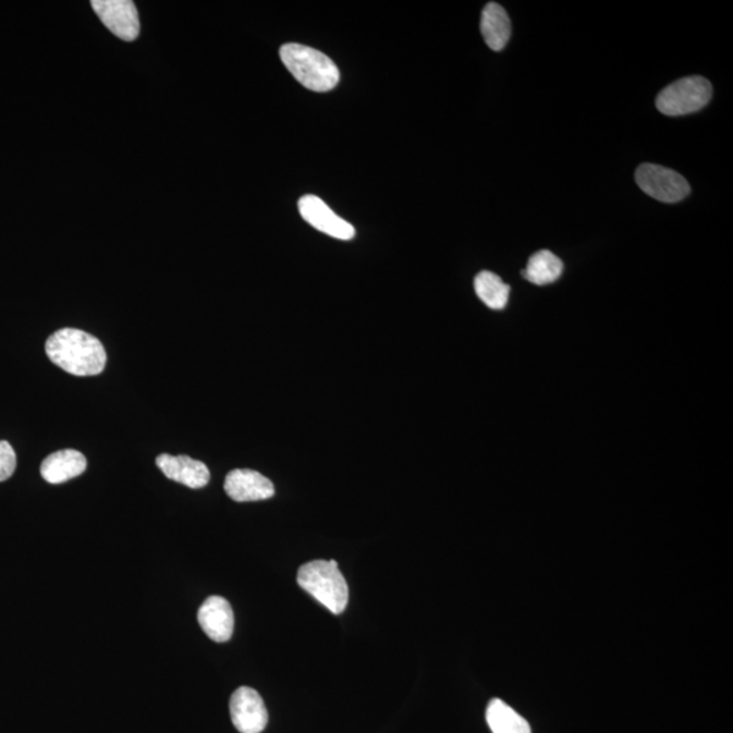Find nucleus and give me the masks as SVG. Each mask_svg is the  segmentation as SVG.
Listing matches in <instances>:
<instances>
[{
  "label": "nucleus",
  "mask_w": 733,
  "mask_h": 733,
  "mask_svg": "<svg viewBox=\"0 0 733 733\" xmlns=\"http://www.w3.org/2000/svg\"><path fill=\"white\" fill-rule=\"evenodd\" d=\"M49 361L75 377H96L107 366V351L101 341L84 330H58L46 344Z\"/></svg>",
  "instance_id": "nucleus-1"
},
{
  "label": "nucleus",
  "mask_w": 733,
  "mask_h": 733,
  "mask_svg": "<svg viewBox=\"0 0 733 733\" xmlns=\"http://www.w3.org/2000/svg\"><path fill=\"white\" fill-rule=\"evenodd\" d=\"M280 58L290 73L308 90L325 93L339 85L340 71L327 54L301 44H285Z\"/></svg>",
  "instance_id": "nucleus-2"
},
{
  "label": "nucleus",
  "mask_w": 733,
  "mask_h": 733,
  "mask_svg": "<svg viewBox=\"0 0 733 733\" xmlns=\"http://www.w3.org/2000/svg\"><path fill=\"white\" fill-rule=\"evenodd\" d=\"M297 584L333 614L343 613L349 604V584L334 560H317L302 565L297 572Z\"/></svg>",
  "instance_id": "nucleus-3"
},
{
  "label": "nucleus",
  "mask_w": 733,
  "mask_h": 733,
  "mask_svg": "<svg viewBox=\"0 0 733 733\" xmlns=\"http://www.w3.org/2000/svg\"><path fill=\"white\" fill-rule=\"evenodd\" d=\"M712 98V85L703 76H688L661 90L656 98V108L665 115H683L698 112Z\"/></svg>",
  "instance_id": "nucleus-4"
},
{
  "label": "nucleus",
  "mask_w": 733,
  "mask_h": 733,
  "mask_svg": "<svg viewBox=\"0 0 733 733\" xmlns=\"http://www.w3.org/2000/svg\"><path fill=\"white\" fill-rule=\"evenodd\" d=\"M636 183L648 196L663 203L681 201L691 193L685 178L659 164H642L636 172Z\"/></svg>",
  "instance_id": "nucleus-5"
},
{
  "label": "nucleus",
  "mask_w": 733,
  "mask_h": 733,
  "mask_svg": "<svg viewBox=\"0 0 733 733\" xmlns=\"http://www.w3.org/2000/svg\"><path fill=\"white\" fill-rule=\"evenodd\" d=\"M91 8L115 37L130 42L139 37V14L132 0H93Z\"/></svg>",
  "instance_id": "nucleus-6"
},
{
  "label": "nucleus",
  "mask_w": 733,
  "mask_h": 733,
  "mask_svg": "<svg viewBox=\"0 0 733 733\" xmlns=\"http://www.w3.org/2000/svg\"><path fill=\"white\" fill-rule=\"evenodd\" d=\"M231 721L241 733H261L268 724V710L260 694L240 687L230 699Z\"/></svg>",
  "instance_id": "nucleus-7"
},
{
  "label": "nucleus",
  "mask_w": 733,
  "mask_h": 733,
  "mask_svg": "<svg viewBox=\"0 0 733 733\" xmlns=\"http://www.w3.org/2000/svg\"><path fill=\"white\" fill-rule=\"evenodd\" d=\"M300 212L314 229L333 239L350 241L356 234L354 225L340 218L327 203L317 196H303L300 200Z\"/></svg>",
  "instance_id": "nucleus-8"
},
{
  "label": "nucleus",
  "mask_w": 733,
  "mask_h": 733,
  "mask_svg": "<svg viewBox=\"0 0 733 733\" xmlns=\"http://www.w3.org/2000/svg\"><path fill=\"white\" fill-rule=\"evenodd\" d=\"M224 490L236 503L268 500L274 494L271 479L251 468H236L230 472L225 477Z\"/></svg>",
  "instance_id": "nucleus-9"
},
{
  "label": "nucleus",
  "mask_w": 733,
  "mask_h": 733,
  "mask_svg": "<svg viewBox=\"0 0 733 733\" xmlns=\"http://www.w3.org/2000/svg\"><path fill=\"white\" fill-rule=\"evenodd\" d=\"M198 624L212 642H229L234 633V611L222 597H209L197 614Z\"/></svg>",
  "instance_id": "nucleus-10"
},
{
  "label": "nucleus",
  "mask_w": 733,
  "mask_h": 733,
  "mask_svg": "<svg viewBox=\"0 0 733 733\" xmlns=\"http://www.w3.org/2000/svg\"><path fill=\"white\" fill-rule=\"evenodd\" d=\"M157 466L172 481L183 484L187 488L200 489L206 487L211 473L206 463L191 459V456L169 454L159 455Z\"/></svg>",
  "instance_id": "nucleus-11"
},
{
  "label": "nucleus",
  "mask_w": 733,
  "mask_h": 733,
  "mask_svg": "<svg viewBox=\"0 0 733 733\" xmlns=\"http://www.w3.org/2000/svg\"><path fill=\"white\" fill-rule=\"evenodd\" d=\"M87 467L85 455L76 450L57 451L41 463V476L47 482L58 485L84 474Z\"/></svg>",
  "instance_id": "nucleus-12"
},
{
  "label": "nucleus",
  "mask_w": 733,
  "mask_h": 733,
  "mask_svg": "<svg viewBox=\"0 0 733 733\" xmlns=\"http://www.w3.org/2000/svg\"><path fill=\"white\" fill-rule=\"evenodd\" d=\"M481 33L492 51H503L511 38V20L503 5L488 3L481 16Z\"/></svg>",
  "instance_id": "nucleus-13"
},
{
  "label": "nucleus",
  "mask_w": 733,
  "mask_h": 733,
  "mask_svg": "<svg viewBox=\"0 0 733 733\" xmlns=\"http://www.w3.org/2000/svg\"><path fill=\"white\" fill-rule=\"evenodd\" d=\"M487 723L493 733H532L530 724L499 698L488 705Z\"/></svg>",
  "instance_id": "nucleus-14"
},
{
  "label": "nucleus",
  "mask_w": 733,
  "mask_h": 733,
  "mask_svg": "<svg viewBox=\"0 0 733 733\" xmlns=\"http://www.w3.org/2000/svg\"><path fill=\"white\" fill-rule=\"evenodd\" d=\"M562 271L564 264L560 258L549 251H541L530 257L523 276L533 284L547 285L559 280Z\"/></svg>",
  "instance_id": "nucleus-15"
},
{
  "label": "nucleus",
  "mask_w": 733,
  "mask_h": 733,
  "mask_svg": "<svg viewBox=\"0 0 733 733\" xmlns=\"http://www.w3.org/2000/svg\"><path fill=\"white\" fill-rule=\"evenodd\" d=\"M474 289L479 300L492 310H503L509 303L510 285H506L498 274L489 271L479 272L474 280Z\"/></svg>",
  "instance_id": "nucleus-16"
},
{
  "label": "nucleus",
  "mask_w": 733,
  "mask_h": 733,
  "mask_svg": "<svg viewBox=\"0 0 733 733\" xmlns=\"http://www.w3.org/2000/svg\"><path fill=\"white\" fill-rule=\"evenodd\" d=\"M16 468V454L9 442L0 440V482L13 476Z\"/></svg>",
  "instance_id": "nucleus-17"
}]
</instances>
